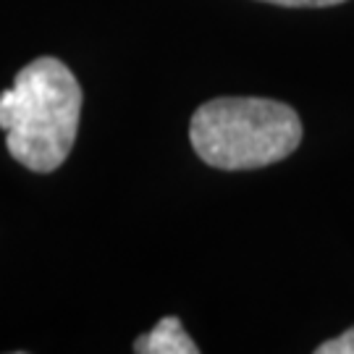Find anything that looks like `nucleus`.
Listing matches in <instances>:
<instances>
[{"mask_svg": "<svg viewBox=\"0 0 354 354\" xmlns=\"http://www.w3.org/2000/svg\"><path fill=\"white\" fill-rule=\"evenodd\" d=\"M189 142L213 168L254 171L279 163L299 147L302 121L281 100L215 97L194 111Z\"/></svg>", "mask_w": 354, "mask_h": 354, "instance_id": "f03ea898", "label": "nucleus"}, {"mask_svg": "<svg viewBox=\"0 0 354 354\" xmlns=\"http://www.w3.org/2000/svg\"><path fill=\"white\" fill-rule=\"evenodd\" d=\"M134 352L140 354H197V344L187 336L178 317H163L150 333L134 342Z\"/></svg>", "mask_w": 354, "mask_h": 354, "instance_id": "7ed1b4c3", "label": "nucleus"}, {"mask_svg": "<svg viewBox=\"0 0 354 354\" xmlns=\"http://www.w3.org/2000/svg\"><path fill=\"white\" fill-rule=\"evenodd\" d=\"M82 100V87L64 61L42 55L26 64L0 95V129L8 131L13 160L37 174L61 168L74 147Z\"/></svg>", "mask_w": 354, "mask_h": 354, "instance_id": "f257e3e1", "label": "nucleus"}, {"mask_svg": "<svg viewBox=\"0 0 354 354\" xmlns=\"http://www.w3.org/2000/svg\"><path fill=\"white\" fill-rule=\"evenodd\" d=\"M260 3H273L283 8H326V6H339L346 0H260Z\"/></svg>", "mask_w": 354, "mask_h": 354, "instance_id": "39448f33", "label": "nucleus"}, {"mask_svg": "<svg viewBox=\"0 0 354 354\" xmlns=\"http://www.w3.org/2000/svg\"><path fill=\"white\" fill-rule=\"evenodd\" d=\"M315 352L317 354H354V326L349 330H344L342 336L320 344Z\"/></svg>", "mask_w": 354, "mask_h": 354, "instance_id": "20e7f679", "label": "nucleus"}]
</instances>
